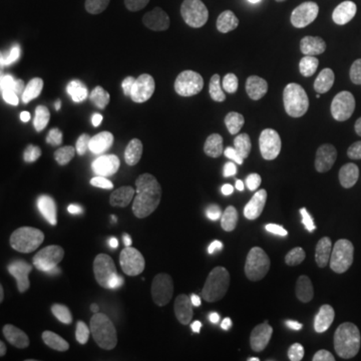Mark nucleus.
Instances as JSON below:
<instances>
[{
    "mask_svg": "<svg viewBox=\"0 0 361 361\" xmlns=\"http://www.w3.org/2000/svg\"><path fill=\"white\" fill-rule=\"evenodd\" d=\"M151 310V297L142 291H130L116 297L109 305V317L121 331L135 329Z\"/></svg>",
    "mask_w": 361,
    "mask_h": 361,
    "instance_id": "9d476101",
    "label": "nucleus"
},
{
    "mask_svg": "<svg viewBox=\"0 0 361 361\" xmlns=\"http://www.w3.org/2000/svg\"><path fill=\"white\" fill-rule=\"evenodd\" d=\"M87 177V161L82 157L71 155L65 157L54 171L51 173V179L47 183L42 197L49 207H56L61 201L77 193Z\"/></svg>",
    "mask_w": 361,
    "mask_h": 361,
    "instance_id": "423d86ee",
    "label": "nucleus"
},
{
    "mask_svg": "<svg viewBox=\"0 0 361 361\" xmlns=\"http://www.w3.org/2000/svg\"><path fill=\"white\" fill-rule=\"evenodd\" d=\"M40 111V94L37 89H30L26 90L25 94H23V99H20V103L18 106L11 111V113H6V111H2V130L6 133V130H18V129H25L26 125H30L37 115H39Z\"/></svg>",
    "mask_w": 361,
    "mask_h": 361,
    "instance_id": "ddd939ff",
    "label": "nucleus"
},
{
    "mask_svg": "<svg viewBox=\"0 0 361 361\" xmlns=\"http://www.w3.org/2000/svg\"><path fill=\"white\" fill-rule=\"evenodd\" d=\"M227 287V271L219 263H203L180 277L179 299L183 305L199 310L213 303Z\"/></svg>",
    "mask_w": 361,
    "mask_h": 361,
    "instance_id": "20e7f679",
    "label": "nucleus"
},
{
    "mask_svg": "<svg viewBox=\"0 0 361 361\" xmlns=\"http://www.w3.org/2000/svg\"><path fill=\"white\" fill-rule=\"evenodd\" d=\"M285 44L307 63H327L339 54V35L322 14H311L303 23L291 26L285 35Z\"/></svg>",
    "mask_w": 361,
    "mask_h": 361,
    "instance_id": "7ed1b4c3",
    "label": "nucleus"
},
{
    "mask_svg": "<svg viewBox=\"0 0 361 361\" xmlns=\"http://www.w3.org/2000/svg\"><path fill=\"white\" fill-rule=\"evenodd\" d=\"M111 219L118 221L121 219V213H123V203H121V199H115L113 203H111Z\"/></svg>",
    "mask_w": 361,
    "mask_h": 361,
    "instance_id": "a878e982",
    "label": "nucleus"
},
{
    "mask_svg": "<svg viewBox=\"0 0 361 361\" xmlns=\"http://www.w3.org/2000/svg\"><path fill=\"white\" fill-rule=\"evenodd\" d=\"M285 310V287L277 277H265L249 301V322L257 331L273 329Z\"/></svg>",
    "mask_w": 361,
    "mask_h": 361,
    "instance_id": "39448f33",
    "label": "nucleus"
},
{
    "mask_svg": "<svg viewBox=\"0 0 361 361\" xmlns=\"http://www.w3.org/2000/svg\"><path fill=\"white\" fill-rule=\"evenodd\" d=\"M271 165V157H267L265 153H255L251 155L245 161V179L247 187L255 193H261L263 189V180H265V175H267V169Z\"/></svg>",
    "mask_w": 361,
    "mask_h": 361,
    "instance_id": "6ab92c4d",
    "label": "nucleus"
},
{
    "mask_svg": "<svg viewBox=\"0 0 361 361\" xmlns=\"http://www.w3.org/2000/svg\"><path fill=\"white\" fill-rule=\"evenodd\" d=\"M310 177L311 169L307 155L295 147H287L271 159L261 195L269 205H289L307 189Z\"/></svg>",
    "mask_w": 361,
    "mask_h": 361,
    "instance_id": "f257e3e1",
    "label": "nucleus"
},
{
    "mask_svg": "<svg viewBox=\"0 0 361 361\" xmlns=\"http://www.w3.org/2000/svg\"><path fill=\"white\" fill-rule=\"evenodd\" d=\"M51 179V171H49V163L44 159H35L30 161V167H28V175H26V180L28 185L35 189V191H44L47 183Z\"/></svg>",
    "mask_w": 361,
    "mask_h": 361,
    "instance_id": "aec40b11",
    "label": "nucleus"
},
{
    "mask_svg": "<svg viewBox=\"0 0 361 361\" xmlns=\"http://www.w3.org/2000/svg\"><path fill=\"white\" fill-rule=\"evenodd\" d=\"M28 167H30V159L23 151H8V153L4 151L2 153V165H0L2 183L4 180H26Z\"/></svg>",
    "mask_w": 361,
    "mask_h": 361,
    "instance_id": "a211bd4d",
    "label": "nucleus"
},
{
    "mask_svg": "<svg viewBox=\"0 0 361 361\" xmlns=\"http://www.w3.org/2000/svg\"><path fill=\"white\" fill-rule=\"evenodd\" d=\"M219 8V0H171V18L180 28L207 25Z\"/></svg>",
    "mask_w": 361,
    "mask_h": 361,
    "instance_id": "9b49d317",
    "label": "nucleus"
},
{
    "mask_svg": "<svg viewBox=\"0 0 361 361\" xmlns=\"http://www.w3.org/2000/svg\"><path fill=\"white\" fill-rule=\"evenodd\" d=\"M101 237V225L97 217L89 211H77L71 219V233H68V255L75 263H82L94 251Z\"/></svg>",
    "mask_w": 361,
    "mask_h": 361,
    "instance_id": "6e6552de",
    "label": "nucleus"
},
{
    "mask_svg": "<svg viewBox=\"0 0 361 361\" xmlns=\"http://www.w3.org/2000/svg\"><path fill=\"white\" fill-rule=\"evenodd\" d=\"M273 361H315L305 349L301 348H285L281 349Z\"/></svg>",
    "mask_w": 361,
    "mask_h": 361,
    "instance_id": "4be33fe9",
    "label": "nucleus"
},
{
    "mask_svg": "<svg viewBox=\"0 0 361 361\" xmlns=\"http://www.w3.org/2000/svg\"><path fill=\"white\" fill-rule=\"evenodd\" d=\"M349 180L355 189L361 191V147L353 153L351 163H349Z\"/></svg>",
    "mask_w": 361,
    "mask_h": 361,
    "instance_id": "5701e85b",
    "label": "nucleus"
},
{
    "mask_svg": "<svg viewBox=\"0 0 361 361\" xmlns=\"http://www.w3.org/2000/svg\"><path fill=\"white\" fill-rule=\"evenodd\" d=\"M92 285L103 291H121L125 285V265L116 257H103L92 273Z\"/></svg>",
    "mask_w": 361,
    "mask_h": 361,
    "instance_id": "2eb2a0df",
    "label": "nucleus"
},
{
    "mask_svg": "<svg viewBox=\"0 0 361 361\" xmlns=\"http://www.w3.org/2000/svg\"><path fill=\"white\" fill-rule=\"evenodd\" d=\"M4 195L14 207L23 211H35L37 209V193L26 180H4Z\"/></svg>",
    "mask_w": 361,
    "mask_h": 361,
    "instance_id": "f3484780",
    "label": "nucleus"
},
{
    "mask_svg": "<svg viewBox=\"0 0 361 361\" xmlns=\"http://www.w3.org/2000/svg\"><path fill=\"white\" fill-rule=\"evenodd\" d=\"M180 361H217L211 353H205V351H193L189 355H185Z\"/></svg>",
    "mask_w": 361,
    "mask_h": 361,
    "instance_id": "393cba45",
    "label": "nucleus"
},
{
    "mask_svg": "<svg viewBox=\"0 0 361 361\" xmlns=\"http://www.w3.org/2000/svg\"><path fill=\"white\" fill-rule=\"evenodd\" d=\"M180 201L197 217H209L219 205V187L203 173H193L180 187Z\"/></svg>",
    "mask_w": 361,
    "mask_h": 361,
    "instance_id": "1a4fd4ad",
    "label": "nucleus"
},
{
    "mask_svg": "<svg viewBox=\"0 0 361 361\" xmlns=\"http://www.w3.org/2000/svg\"><path fill=\"white\" fill-rule=\"evenodd\" d=\"M205 243V233L203 229H199V227H189L187 233H185V237H183V245H185V251L187 253H197L201 247Z\"/></svg>",
    "mask_w": 361,
    "mask_h": 361,
    "instance_id": "412c9836",
    "label": "nucleus"
},
{
    "mask_svg": "<svg viewBox=\"0 0 361 361\" xmlns=\"http://www.w3.org/2000/svg\"><path fill=\"white\" fill-rule=\"evenodd\" d=\"M80 311H82V299L78 293L66 291V289H56L49 301L47 317L52 325H66L73 319H77Z\"/></svg>",
    "mask_w": 361,
    "mask_h": 361,
    "instance_id": "f8f14e48",
    "label": "nucleus"
},
{
    "mask_svg": "<svg viewBox=\"0 0 361 361\" xmlns=\"http://www.w3.org/2000/svg\"><path fill=\"white\" fill-rule=\"evenodd\" d=\"M135 187L139 189L147 203L163 205L175 195V177L161 161H145L135 169Z\"/></svg>",
    "mask_w": 361,
    "mask_h": 361,
    "instance_id": "0eeeda50",
    "label": "nucleus"
},
{
    "mask_svg": "<svg viewBox=\"0 0 361 361\" xmlns=\"http://www.w3.org/2000/svg\"><path fill=\"white\" fill-rule=\"evenodd\" d=\"M40 239L47 243V245H52L61 239V227L56 223H44L40 227Z\"/></svg>",
    "mask_w": 361,
    "mask_h": 361,
    "instance_id": "b1692460",
    "label": "nucleus"
},
{
    "mask_svg": "<svg viewBox=\"0 0 361 361\" xmlns=\"http://www.w3.org/2000/svg\"><path fill=\"white\" fill-rule=\"evenodd\" d=\"M187 345L195 351L219 353L229 349L239 337V319L229 310L197 313L183 327Z\"/></svg>",
    "mask_w": 361,
    "mask_h": 361,
    "instance_id": "f03ea898",
    "label": "nucleus"
},
{
    "mask_svg": "<svg viewBox=\"0 0 361 361\" xmlns=\"http://www.w3.org/2000/svg\"><path fill=\"white\" fill-rule=\"evenodd\" d=\"M180 275L179 271L175 267H167L163 269L153 281V303L159 311L169 310L175 301V297L179 295V283H180Z\"/></svg>",
    "mask_w": 361,
    "mask_h": 361,
    "instance_id": "4468645a",
    "label": "nucleus"
},
{
    "mask_svg": "<svg viewBox=\"0 0 361 361\" xmlns=\"http://www.w3.org/2000/svg\"><path fill=\"white\" fill-rule=\"evenodd\" d=\"M299 0H249V8L259 23H277L295 11Z\"/></svg>",
    "mask_w": 361,
    "mask_h": 361,
    "instance_id": "dca6fc26",
    "label": "nucleus"
}]
</instances>
